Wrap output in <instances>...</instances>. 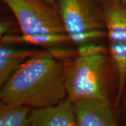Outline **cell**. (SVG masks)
Here are the masks:
<instances>
[{
  "mask_svg": "<svg viewBox=\"0 0 126 126\" xmlns=\"http://www.w3.org/2000/svg\"><path fill=\"white\" fill-rule=\"evenodd\" d=\"M67 98L64 63L48 50L24 63L0 91V102L36 109L55 106Z\"/></svg>",
  "mask_w": 126,
  "mask_h": 126,
  "instance_id": "cell-1",
  "label": "cell"
},
{
  "mask_svg": "<svg viewBox=\"0 0 126 126\" xmlns=\"http://www.w3.org/2000/svg\"><path fill=\"white\" fill-rule=\"evenodd\" d=\"M113 77L116 73L109 53L97 44L77 48L75 56L64 62L67 99L73 103L94 100L114 107L117 93Z\"/></svg>",
  "mask_w": 126,
  "mask_h": 126,
  "instance_id": "cell-2",
  "label": "cell"
},
{
  "mask_svg": "<svg viewBox=\"0 0 126 126\" xmlns=\"http://www.w3.org/2000/svg\"><path fill=\"white\" fill-rule=\"evenodd\" d=\"M18 22L21 36L11 42L21 41L44 48L57 58L67 57L63 47L71 42L58 11L43 0H1Z\"/></svg>",
  "mask_w": 126,
  "mask_h": 126,
  "instance_id": "cell-3",
  "label": "cell"
},
{
  "mask_svg": "<svg viewBox=\"0 0 126 126\" xmlns=\"http://www.w3.org/2000/svg\"><path fill=\"white\" fill-rule=\"evenodd\" d=\"M57 9L69 39L77 48L107 36L103 10L93 0H57Z\"/></svg>",
  "mask_w": 126,
  "mask_h": 126,
  "instance_id": "cell-4",
  "label": "cell"
},
{
  "mask_svg": "<svg viewBox=\"0 0 126 126\" xmlns=\"http://www.w3.org/2000/svg\"><path fill=\"white\" fill-rule=\"evenodd\" d=\"M102 8L107 27L109 53L116 73L117 99L126 83V6L109 4Z\"/></svg>",
  "mask_w": 126,
  "mask_h": 126,
  "instance_id": "cell-5",
  "label": "cell"
},
{
  "mask_svg": "<svg viewBox=\"0 0 126 126\" xmlns=\"http://www.w3.org/2000/svg\"><path fill=\"white\" fill-rule=\"evenodd\" d=\"M79 126H120L112 105L94 100L73 103Z\"/></svg>",
  "mask_w": 126,
  "mask_h": 126,
  "instance_id": "cell-6",
  "label": "cell"
},
{
  "mask_svg": "<svg viewBox=\"0 0 126 126\" xmlns=\"http://www.w3.org/2000/svg\"><path fill=\"white\" fill-rule=\"evenodd\" d=\"M29 126H79L73 102L67 98L55 106L32 109Z\"/></svg>",
  "mask_w": 126,
  "mask_h": 126,
  "instance_id": "cell-7",
  "label": "cell"
},
{
  "mask_svg": "<svg viewBox=\"0 0 126 126\" xmlns=\"http://www.w3.org/2000/svg\"><path fill=\"white\" fill-rule=\"evenodd\" d=\"M40 52L32 49L18 48L7 43H1L0 86H3L24 63Z\"/></svg>",
  "mask_w": 126,
  "mask_h": 126,
  "instance_id": "cell-8",
  "label": "cell"
},
{
  "mask_svg": "<svg viewBox=\"0 0 126 126\" xmlns=\"http://www.w3.org/2000/svg\"><path fill=\"white\" fill-rule=\"evenodd\" d=\"M32 110L25 105L0 102V126H29Z\"/></svg>",
  "mask_w": 126,
  "mask_h": 126,
  "instance_id": "cell-9",
  "label": "cell"
},
{
  "mask_svg": "<svg viewBox=\"0 0 126 126\" xmlns=\"http://www.w3.org/2000/svg\"><path fill=\"white\" fill-rule=\"evenodd\" d=\"M114 110L120 126H126V83L116 99Z\"/></svg>",
  "mask_w": 126,
  "mask_h": 126,
  "instance_id": "cell-10",
  "label": "cell"
},
{
  "mask_svg": "<svg viewBox=\"0 0 126 126\" xmlns=\"http://www.w3.org/2000/svg\"><path fill=\"white\" fill-rule=\"evenodd\" d=\"M93 1L101 7L109 4H118L126 6V0H93Z\"/></svg>",
  "mask_w": 126,
  "mask_h": 126,
  "instance_id": "cell-11",
  "label": "cell"
},
{
  "mask_svg": "<svg viewBox=\"0 0 126 126\" xmlns=\"http://www.w3.org/2000/svg\"><path fill=\"white\" fill-rule=\"evenodd\" d=\"M43 1L46 2L47 4H50V6H53V7L57 9V6H56V1H57V0H43Z\"/></svg>",
  "mask_w": 126,
  "mask_h": 126,
  "instance_id": "cell-12",
  "label": "cell"
}]
</instances>
